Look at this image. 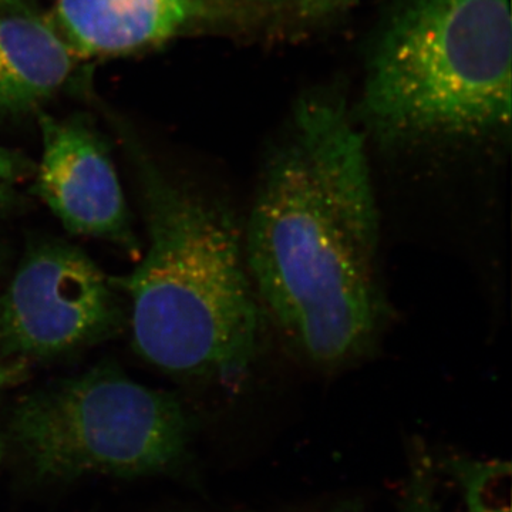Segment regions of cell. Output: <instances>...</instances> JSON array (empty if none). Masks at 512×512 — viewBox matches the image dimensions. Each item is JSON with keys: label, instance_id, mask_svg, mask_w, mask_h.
<instances>
[{"label": "cell", "instance_id": "cell-16", "mask_svg": "<svg viewBox=\"0 0 512 512\" xmlns=\"http://www.w3.org/2000/svg\"><path fill=\"white\" fill-rule=\"evenodd\" d=\"M3 454H5V443H3V437L0 434V463H2Z\"/></svg>", "mask_w": 512, "mask_h": 512}, {"label": "cell", "instance_id": "cell-4", "mask_svg": "<svg viewBox=\"0 0 512 512\" xmlns=\"http://www.w3.org/2000/svg\"><path fill=\"white\" fill-rule=\"evenodd\" d=\"M10 433L37 478L154 476L178 466L192 426L174 394L100 365L26 394Z\"/></svg>", "mask_w": 512, "mask_h": 512}, {"label": "cell", "instance_id": "cell-6", "mask_svg": "<svg viewBox=\"0 0 512 512\" xmlns=\"http://www.w3.org/2000/svg\"><path fill=\"white\" fill-rule=\"evenodd\" d=\"M42 157L33 191L74 235L140 254V241L109 147L82 120L39 117Z\"/></svg>", "mask_w": 512, "mask_h": 512}, {"label": "cell", "instance_id": "cell-7", "mask_svg": "<svg viewBox=\"0 0 512 512\" xmlns=\"http://www.w3.org/2000/svg\"><path fill=\"white\" fill-rule=\"evenodd\" d=\"M198 0H57L62 39L73 56L123 55L177 35Z\"/></svg>", "mask_w": 512, "mask_h": 512}, {"label": "cell", "instance_id": "cell-13", "mask_svg": "<svg viewBox=\"0 0 512 512\" xmlns=\"http://www.w3.org/2000/svg\"><path fill=\"white\" fill-rule=\"evenodd\" d=\"M349 0H299V12L305 18H319L342 8Z\"/></svg>", "mask_w": 512, "mask_h": 512}, {"label": "cell", "instance_id": "cell-11", "mask_svg": "<svg viewBox=\"0 0 512 512\" xmlns=\"http://www.w3.org/2000/svg\"><path fill=\"white\" fill-rule=\"evenodd\" d=\"M36 164L18 151L0 147V211L9 210L19 198V185L35 174Z\"/></svg>", "mask_w": 512, "mask_h": 512}, {"label": "cell", "instance_id": "cell-1", "mask_svg": "<svg viewBox=\"0 0 512 512\" xmlns=\"http://www.w3.org/2000/svg\"><path fill=\"white\" fill-rule=\"evenodd\" d=\"M242 234L265 318L308 365L333 372L373 349L386 318L380 214L365 137L345 103L299 101Z\"/></svg>", "mask_w": 512, "mask_h": 512}, {"label": "cell", "instance_id": "cell-3", "mask_svg": "<svg viewBox=\"0 0 512 512\" xmlns=\"http://www.w3.org/2000/svg\"><path fill=\"white\" fill-rule=\"evenodd\" d=\"M510 0H396L360 116L390 144L478 141L511 124Z\"/></svg>", "mask_w": 512, "mask_h": 512}, {"label": "cell", "instance_id": "cell-12", "mask_svg": "<svg viewBox=\"0 0 512 512\" xmlns=\"http://www.w3.org/2000/svg\"><path fill=\"white\" fill-rule=\"evenodd\" d=\"M29 362L0 355V389L25 382L29 377Z\"/></svg>", "mask_w": 512, "mask_h": 512}, {"label": "cell", "instance_id": "cell-2", "mask_svg": "<svg viewBox=\"0 0 512 512\" xmlns=\"http://www.w3.org/2000/svg\"><path fill=\"white\" fill-rule=\"evenodd\" d=\"M148 249L117 288L130 301L137 355L181 379L231 383L258 359L266 318L242 225L220 202L138 158Z\"/></svg>", "mask_w": 512, "mask_h": 512}, {"label": "cell", "instance_id": "cell-9", "mask_svg": "<svg viewBox=\"0 0 512 512\" xmlns=\"http://www.w3.org/2000/svg\"><path fill=\"white\" fill-rule=\"evenodd\" d=\"M446 468L456 480L464 512H511L510 464L453 457Z\"/></svg>", "mask_w": 512, "mask_h": 512}, {"label": "cell", "instance_id": "cell-10", "mask_svg": "<svg viewBox=\"0 0 512 512\" xmlns=\"http://www.w3.org/2000/svg\"><path fill=\"white\" fill-rule=\"evenodd\" d=\"M397 512H446L437 498L433 467L427 457L414 461Z\"/></svg>", "mask_w": 512, "mask_h": 512}, {"label": "cell", "instance_id": "cell-5", "mask_svg": "<svg viewBox=\"0 0 512 512\" xmlns=\"http://www.w3.org/2000/svg\"><path fill=\"white\" fill-rule=\"evenodd\" d=\"M119 291L83 249L36 242L0 295V355L52 359L109 338L126 316Z\"/></svg>", "mask_w": 512, "mask_h": 512}, {"label": "cell", "instance_id": "cell-15", "mask_svg": "<svg viewBox=\"0 0 512 512\" xmlns=\"http://www.w3.org/2000/svg\"><path fill=\"white\" fill-rule=\"evenodd\" d=\"M258 2L266 3V5L278 6L285 5L289 2H299V0H258Z\"/></svg>", "mask_w": 512, "mask_h": 512}, {"label": "cell", "instance_id": "cell-8", "mask_svg": "<svg viewBox=\"0 0 512 512\" xmlns=\"http://www.w3.org/2000/svg\"><path fill=\"white\" fill-rule=\"evenodd\" d=\"M73 69V53L42 20L0 13V114L22 113L52 97Z\"/></svg>", "mask_w": 512, "mask_h": 512}, {"label": "cell", "instance_id": "cell-14", "mask_svg": "<svg viewBox=\"0 0 512 512\" xmlns=\"http://www.w3.org/2000/svg\"><path fill=\"white\" fill-rule=\"evenodd\" d=\"M29 0H0V8L15 10V12H22L28 5Z\"/></svg>", "mask_w": 512, "mask_h": 512}]
</instances>
